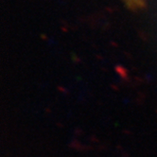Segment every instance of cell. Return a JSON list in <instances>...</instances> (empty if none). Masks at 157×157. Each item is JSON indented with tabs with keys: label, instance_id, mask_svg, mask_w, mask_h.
<instances>
[{
	"label": "cell",
	"instance_id": "6da1fadb",
	"mask_svg": "<svg viewBox=\"0 0 157 157\" xmlns=\"http://www.w3.org/2000/svg\"><path fill=\"white\" fill-rule=\"evenodd\" d=\"M125 1L127 2L129 7L134 9L141 8L144 5V0H125Z\"/></svg>",
	"mask_w": 157,
	"mask_h": 157
}]
</instances>
